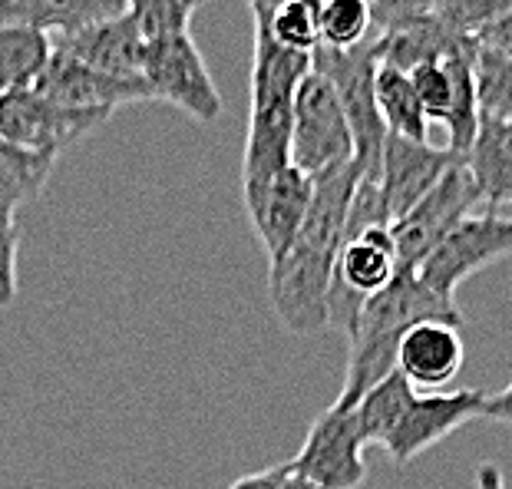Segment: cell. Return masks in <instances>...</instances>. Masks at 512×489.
Segmentation results:
<instances>
[{"label":"cell","instance_id":"6da1fadb","mask_svg":"<svg viewBox=\"0 0 512 489\" xmlns=\"http://www.w3.org/2000/svg\"><path fill=\"white\" fill-rule=\"evenodd\" d=\"M364 179L361 162L314 179L311 205L294 245L275 265H268V295L278 321L291 334H321L328 328V295L334 285V265L341 255L347 212Z\"/></svg>","mask_w":512,"mask_h":489},{"label":"cell","instance_id":"7a4b0ae2","mask_svg":"<svg viewBox=\"0 0 512 489\" xmlns=\"http://www.w3.org/2000/svg\"><path fill=\"white\" fill-rule=\"evenodd\" d=\"M420 321H446L463 328V314L456 304L433 295L417 278V271H397V278L384 291H377L361 304L357 321L347 331V341H351L347 374L334 404L354 410L370 387L394 374L403 334Z\"/></svg>","mask_w":512,"mask_h":489},{"label":"cell","instance_id":"3957f363","mask_svg":"<svg viewBox=\"0 0 512 489\" xmlns=\"http://www.w3.org/2000/svg\"><path fill=\"white\" fill-rule=\"evenodd\" d=\"M255 27V57L252 80H248V133L242 159V199L255 195L291 166V116L294 93L311 73L308 53L285 50L271 40L261 14H252Z\"/></svg>","mask_w":512,"mask_h":489},{"label":"cell","instance_id":"277c9868","mask_svg":"<svg viewBox=\"0 0 512 489\" xmlns=\"http://www.w3.org/2000/svg\"><path fill=\"white\" fill-rule=\"evenodd\" d=\"M380 67V40L370 37L354 50H328L318 47L311 53V70L328 76L344 106V116L354 133V159L361 162L364 179L377 182L380 152H384L387 126L377 110L374 80Z\"/></svg>","mask_w":512,"mask_h":489},{"label":"cell","instance_id":"5b68a950","mask_svg":"<svg viewBox=\"0 0 512 489\" xmlns=\"http://www.w3.org/2000/svg\"><path fill=\"white\" fill-rule=\"evenodd\" d=\"M354 162V133L328 76L311 70L294 93L291 166L311 182Z\"/></svg>","mask_w":512,"mask_h":489},{"label":"cell","instance_id":"8992f818","mask_svg":"<svg viewBox=\"0 0 512 489\" xmlns=\"http://www.w3.org/2000/svg\"><path fill=\"white\" fill-rule=\"evenodd\" d=\"M506 255H512V215L489 209L470 212L433 245L417 268V278L433 295L456 304V288L466 278Z\"/></svg>","mask_w":512,"mask_h":489},{"label":"cell","instance_id":"52a82bcc","mask_svg":"<svg viewBox=\"0 0 512 489\" xmlns=\"http://www.w3.org/2000/svg\"><path fill=\"white\" fill-rule=\"evenodd\" d=\"M476 205H483V192H479L466 159H456L453 166L443 172V179L437 186L423 195L403 219L390 225V238H394L400 271H417L423 258L433 252V245H437L463 215L476 212Z\"/></svg>","mask_w":512,"mask_h":489},{"label":"cell","instance_id":"ba28073f","mask_svg":"<svg viewBox=\"0 0 512 489\" xmlns=\"http://www.w3.org/2000/svg\"><path fill=\"white\" fill-rule=\"evenodd\" d=\"M397 252L394 238H390V225H374L364 232L344 235L341 255L334 265V285L328 295V328L351 331L357 321L361 304L384 291L390 281L397 278Z\"/></svg>","mask_w":512,"mask_h":489},{"label":"cell","instance_id":"9c48e42d","mask_svg":"<svg viewBox=\"0 0 512 489\" xmlns=\"http://www.w3.org/2000/svg\"><path fill=\"white\" fill-rule=\"evenodd\" d=\"M143 80L152 100L172 103L176 110L199 119V123H215L225 113L219 86H215L209 67H205L192 34L146 43Z\"/></svg>","mask_w":512,"mask_h":489},{"label":"cell","instance_id":"30bf717a","mask_svg":"<svg viewBox=\"0 0 512 489\" xmlns=\"http://www.w3.org/2000/svg\"><path fill=\"white\" fill-rule=\"evenodd\" d=\"M291 476L321 489H357L367 480L364 440L354 410L331 404L311 423L301 450L285 463Z\"/></svg>","mask_w":512,"mask_h":489},{"label":"cell","instance_id":"8fae6325","mask_svg":"<svg viewBox=\"0 0 512 489\" xmlns=\"http://www.w3.org/2000/svg\"><path fill=\"white\" fill-rule=\"evenodd\" d=\"M486 400L489 394H483V390H476V387L450 390V394H440V390L420 394V390H413L400 420L394 423L390 437L384 440V450L390 453V460L397 466H407L417 460L420 453L437 447L450 433L466 427L470 420L483 417Z\"/></svg>","mask_w":512,"mask_h":489},{"label":"cell","instance_id":"7c38bea8","mask_svg":"<svg viewBox=\"0 0 512 489\" xmlns=\"http://www.w3.org/2000/svg\"><path fill=\"white\" fill-rule=\"evenodd\" d=\"M110 116L103 113H76L63 110L60 103L47 100L37 90L0 93V139L20 149L34 152H60L76 139L93 133Z\"/></svg>","mask_w":512,"mask_h":489},{"label":"cell","instance_id":"4fadbf2b","mask_svg":"<svg viewBox=\"0 0 512 489\" xmlns=\"http://www.w3.org/2000/svg\"><path fill=\"white\" fill-rule=\"evenodd\" d=\"M456 159H463V156H456V152H450L446 146L417 143V139L387 133L384 152H380L377 189H380V199H384L390 225L403 219L423 195L437 186L443 179V172L450 169Z\"/></svg>","mask_w":512,"mask_h":489},{"label":"cell","instance_id":"5bb4252c","mask_svg":"<svg viewBox=\"0 0 512 489\" xmlns=\"http://www.w3.org/2000/svg\"><path fill=\"white\" fill-rule=\"evenodd\" d=\"M47 100L60 103L63 110L76 113H103L113 116L119 106L152 100L146 80H119V76H106L100 70H90L63 53L53 50L50 67L34 86Z\"/></svg>","mask_w":512,"mask_h":489},{"label":"cell","instance_id":"9a60e30c","mask_svg":"<svg viewBox=\"0 0 512 489\" xmlns=\"http://www.w3.org/2000/svg\"><path fill=\"white\" fill-rule=\"evenodd\" d=\"M53 50L76 63H83V67H90V70H100L106 76L143 80L146 40L129 14L100 20V24L73 30V34L53 37Z\"/></svg>","mask_w":512,"mask_h":489},{"label":"cell","instance_id":"2e32d148","mask_svg":"<svg viewBox=\"0 0 512 489\" xmlns=\"http://www.w3.org/2000/svg\"><path fill=\"white\" fill-rule=\"evenodd\" d=\"M311 192H314V182L308 176H301L294 166H288V169H281L255 199L245 202V212H248V219H252L261 248H265L268 265H275L294 245V238H298L304 225V215H308Z\"/></svg>","mask_w":512,"mask_h":489},{"label":"cell","instance_id":"e0dca14e","mask_svg":"<svg viewBox=\"0 0 512 489\" xmlns=\"http://www.w3.org/2000/svg\"><path fill=\"white\" fill-rule=\"evenodd\" d=\"M466 347L460 328L446 321H420L403 334L397 351V371L413 390H440L463 371Z\"/></svg>","mask_w":512,"mask_h":489},{"label":"cell","instance_id":"ac0fdd59","mask_svg":"<svg viewBox=\"0 0 512 489\" xmlns=\"http://www.w3.org/2000/svg\"><path fill=\"white\" fill-rule=\"evenodd\" d=\"M126 14V0H0V27H30L50 37L73 34Z\"/></svg>","mask_w":512,"mask_h":489},{"label":"cell","instance_id":"d6986e66","mask_svg":"<svg viewBox=\"0 0 512 489\" xmlns=\"http://www.w3.org/2000/svg\"><path fill=\"white\" fill-rule=\"evenodd\" d=\"M483 205L489 212L512 215V123L509 119L479 116V129L466 152Z\"/></svg>","mask_w":512,"mask_h":489},{"label":"cell","instance_id":"ffe728a7","mask_svg":"<svg viewBox=\"0 0 512 489\" xmlns=\"http://www.w3.org/2000/svg\"><path fill=\"white\" fill-rule=\"evenodd\" d=\"M57 159V152L20 149L0 139V215L17 219L20 205L34 202L47 189Z\"/></svg>","mask_w":512,"mask_h":489},{"label":"cell","instance_id":"44dd1931","mask_svg":"<svg viewBox=\"0 0 512 489\" xmlns=\"http://www.w3.org/2000/svg\"><path fill=\"white\" fill-rule=\"evenodd\" d=\"M53 60V37L30 27H0V93L34 90Z\"/></svg>","mask_w":512,"mask_h":489},{"label":"cell","instance_id":"7402d4cb","mask_svg":"<svg viewBox=\"0 0 512 489\" xmlns=\"http://www.w3.org/2000/svg\"><path fill=\"white\" fill-rule=\"evenodd\" d=\"M374 96H377L380 119H384L390 136L427 143L430 119H427V113H423L407 70H397V67H390V63H380L377 80H374Z\"/></svg>","mask_w":512,"mask_h":489},{"label":"cell","instance_id":"603a6c76","mask_svg":"<svg viewBox=\"0 0 512 489\" xmlns=\"http://www.w3.org/2000/svg\"><path fill=\"white\" fill-rule=\"evenodd\" d=\"M410 394H413L410 380L400 371L387 374L377 387L367 390L361 397V404L354 407V420H357V430H361L364 447H384V440L390 437L394 423L400 420Z\"/></svg>","mask_w":512,"mask_h":489},{"label":"cell","instance_id":"cb8c5ba5","mask_svg":"<svg viewBox=\"0 0 512 489\" xmlns=\"http://www.w3.org/2000/svg\"><path fill=\"white\" fill-rule=\"evenodd\" d=\"M374 4L370 0H328L321 7V47L354 50L370 40Z\"/></svg>","mask_w":512,"mask_h":489},{"label":"cell","instance_id":"d4e9b609","mask_svg":"<svg viewBox=\"0 0 512 489\" xmlns=\"http://www.w3.org/2000/svg\"><path fill=\"white\" fill-rule=\"evenodd\" d=\"M202 0H126V14L136 20L146 43L189 34L192 14Z\"/></svg>","mask_w":512,"mask_h":489},{"label":"cell","instance_id":"484cf974","mask_svg":"<svg viewBox=\"0 0 512 489\" xmlns=\"http://www.w3.org/2000/svg\"><path fill=\"white\" fill-rule=\"evenodd\" d=\"M473 70H476L479 116L509 119L512 123V63L499 60L496 53L479 50L473 43Z\"/></svg>","mask_w":512,"mask_h":489},{"label":"cell","instance_id":"4316f807","mask_svg":"<svg viewBox=\"0 0 512 489\" xmlns=\"http://www.w3.org/2000/svg\"><path fill=\"white\" fill-rule=\"evenodd\" d=\"M433 14L440 17V24L450 34L473 40L483 27L512 14V0H440Z\"/></svg>","mask_w":512,"mask_h":489},{"label":"cell","instance_id":"83f0119b","mask_svg":"<svg viewBox=\"0 0 512 489\" xmlns=\"http://www.w3.org/2000/svg\"><path fill=\"white\" fill-rule=\"evenodd\" d=\"M17 252H20L17 219L0 215V308H10L17 301Z\"/></svg>","mask_w":512,"mask_h":489},{"label":"cell","instance_id":"f1b7e54d","mask_svg":"<svg viewBox=\"0 0 512 489\" xmlns=\"http://www.w3.org/2000/svg\"><path fill=\"white\" fill-rule=\"evenodd\" d=\"M473 43H476L479 50L496 53L499 60L512 63V14L499 17L496 24L483 27V30H479V34L473 37Z\"/></svg>","mask_w":512,"mask_h":489},{"label":"cell","instance_id":"f546056e","mask_svg":"<svg viewBox=\"0 0 512 489\" xmlns=\"http://www.w3.org/2000/svg\"><path fill=\"white\" fill-rule=\"evenodd\" d=\"M288 483V466H271V470H258L248 476H238V480L228 489H285Z\"/></svg>","mask_w":512,"mask_h":489},{"label":"cell","instance_id":"4dcf8cb0","mask_svg":"<svg viewBox=\"0 0 512 489\" xmlns=\"http://www.w3.org/2000/svg\"><path fill=\"white\" fill-rule=\"evenodd\" d=\"M483 417L493 420V423H503V427H512V380L499 390V394H493L486 400Z\"/></svg>","mask_w":512,"mask_h":489},{"label":"cell","instance_id":"1f68e13d","mask_svg":"<svg viewBox=\"0 0 512 489\" xmlns=\"http://www.w3.org/2000/svg\"><path fill=\"white\" fill-rule=\"evenodd\" d=\"M476 489H506V476L496 463L476 466Z\"/></svg>","mask_w":512,"mask_h":489},{"label":"cell","instance_id":"d6a6232c","mask_svg":"<svg viewBox=\"0 0 512 489\" xmlns=\"http://www.w3.org/2000/svg\"><path fill=\"white\" fill-rule=\"evenodd\" d=\"M285 489H321V486L304 483V480H298V476H291V473H288V483H285Z\"/></svg>","mask_w":512,"mask_h":489},{"label":"cell","instance_id":"836d02e7","mask_svg":"<svg viewBox=\"0 0 512 489\" xmlns=\"http://www.w3.org/2000/svg\"><path fill=\"white\" fill-rule=\"evenodd\" d=\"M311 4H318V7H324V4H328V0H311Z\"/></svg>","mask_w":512,"mask_h":489},{"label":"cell","instance_id":"e575fe53","mask_svg":"<svg viewBox=\"0 0 512 489\" xmlns=\"http://www.w3.org/2000/svg\"><path fill=\"white\" fill-rule=\"evenodd\" d=\"M202 4H205V0H202Z\"/></svg>","mask_w":512,"mask_h":489}]
</instances>
